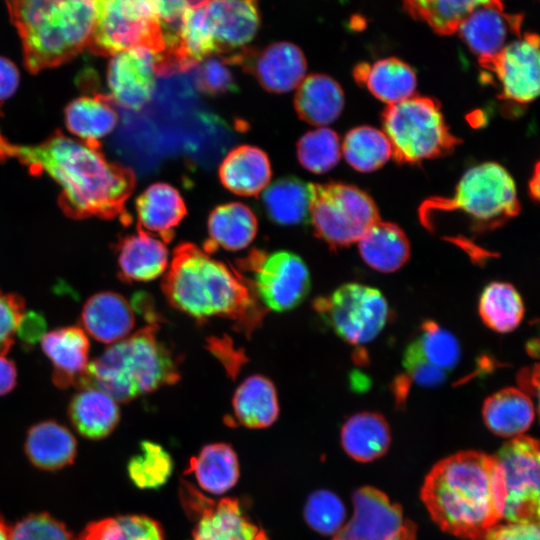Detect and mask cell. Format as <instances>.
Here are the masks:
<instances>
[{"label": "cell", "mask_w": 540, "mask_h": 540, "mask_svg": "<svg viewBox=\"0 0 540 540\" xmlns=\"http://www.w3.org/2000/svg\"><path fill=\"white\" fill-rule=\"evenodd\" d=\"M140 451L129 461L128 474L140 488H158L172 473V459L161 445L151 441L142 442Z\"/></svg>", "instance_id": "obj_43"}, {"label": "cell", "mask_w": 540, "mask_h": 540, "mask_svg": "<svg viewBox=\"0 0 540 540\" xmlns=\"http://www.w3.org/2000/svg\"><path fill=\"white\" fill-rule=\"evenodd\" d=\"M96 18L87 48L113 56L144 47L156 54L166 49L157 7L153 0H95Z\"/></svg>", "instance_id": "obj_8"}, {"label": "cell", "mask_w": 540, "mask_h": 540, "mask_svg": "<svg viewBox=\"0 0 540 540\" xmlns=\"http://www.w3.org/2000/svg\"><path fill=\"white\" fill-rule=\"evenodd\" d=\"M539 37L525 33L510 41L496 55L478 60L499 85V98L526 104L539 94Z\"/></svg>", "instance_id": "obj_15"}, {"label": "cell", "mask_w": 540, "mask_h": 540, "mask_svg": "<svg viewBox=\"0 0 540 540\" xmlns=\"http://www.w3.org/2000/svg\"><path fill=\"white\" fill-rule=\"evenodd\" d=\"M261 201L274 223L283 226L302 224L309 220L310 183L294 176L279 178L265 188Z\"/></svg>", "instance_id": "obj_36"}, {"label": "cell", "mask_w": 540, "mask_h": 540, "mask_svg": "<svg viewBox=\"0 0 540 540\" xmlns=\"http://www.w3.org/2000/svg\"><path fill=\"white\" fill-rule=\"evenodd\" d=\"M16 381L17 370L14 362L0 355V396L13 390Z\"/></svg>", "instance_id": "obj_51"}, {"label": "cell", "mask_w": 540, "mask_h": 540, "mask_svg": "<svg viewBox=\"0 0 540 540\" xmlns=\"http://www.w3.org/2000/svg\"><path fill=\"white\" fill-rule=\"evenodd\" d=\"M118 114L109 97L102 94L83 95L65 109L68 130L82 141L99 145V140L113 131Z\"/></svg>", "instance_id": "obj_35"}, {"label": "cell", "mask_w": 540, "mask_h": 540, "mask_svg": "<svg viewBox=\"0 0 540 540\" xmlns=\"http://www.w3.org/2000/svg\"><path fill=\"white\" fill-rule=\"evenodd\" d=\"M19 85V72L16 66L0 56V96L9 99Z\"/></svg>", "instance_id": "obj_50"}, {"label": "cell", "mask_w": 540, "mask_h": 540, "mask_svg": "<svg viewBox=\"0 0 540 540\" xmlns=\"http://www.w3.org/2000/svg\"><path fill=\"white\" fill-rule=\"evenodd\" d=\"M209 241L205 251L221 247L228 251H239L254 240L258 223L255 214L246 205L238 202L217 206L209 215Z\"/></svg>", "instance_id": "obj_32"}, {"label": "cell", "mask_w": 540, "mask_h": 540, "mask_svg": "<svg viewBox=\"0 0 540 540\" xmlns=\"http://www.w3.org/2000/svg\"><path fill=\"white\" fill-rule=\"evenodd\" d=\"M139 227L158 234L169 243L174 230L187 213L185 202L176 188L167 183H154L136 199Z\"/></svg>", "instance_id": "obj_24"}, {"label": "cell", "mask_w": 540, "mask_h": 540, "mask_svg": "<svg viewBox=\"0 0 540 540\" xmlns=\"http://www.w3.org/2000/svg\"><path fill=\"white\" fill-rule=\"evenodd\" d=\"M223 58L229 64L242 66L265 90L273 93L297 88L307 69L301 49L288 42L274 43L261 51L243 48Z\"/></svg>", "instance_id": "obj_16"}, {"label": "cell", "mask_w": 540, "mask_h": 540, "mask_svg": "<svg viewBox=\"0 0 540 540\" xmlns=\"http://www.w3.org/2000/svg\"><path fill=\"white\" fill-rule=\"evenodd\" d=\"M187 471L194 473L203 490L212 494H223L231 489L239 478L238 458L228 444H209L190 460Z\"/></svg>", "instance_id": "obj_37"}, {"label": "cell", "mask_w": 540, "mask_h": 540, "mask_svg": "<svg viewBox=\"0 0 540 540\" xmlns=\"http://www.w3.org/2000/svg\"><path fill=\"white\" fill-rule=\"evenodd\" d=\"M271 175L267 154L251 145L231 150L219 167L223 186L240 196H257L267 187Z\"/></svg>", "instance_id": "obj_25"}, {"label": "cell", "mask_w": 540, "mask_h": 540, "mask_svg": "<svg viewBox=\"0 0 540 540\" xmlns=\"http://www.w3.org/2000/svg\"><path fill=\"white\" fill-rule=\"evenodd\" d=\"M503 6V0H403L404 9L439 35L457 32L462 21L484 6Z\"/></svg>", "instance_id": "obj_38"}, {"label": "cell", "mask_w": 540, "mask_h": 540, "mask_svg": "<svg viewBox=\"0 0 540 540\" xmlns=\"http://www.w3.org/2000/svg\"><path fill=\"white\" fill-rule=\"evenodd\" d=\"M76 540H165L158 522L144 515L108 517L88 524Z\"/></svg>", "instance_id": "obj_41"}, {"label": "cell", "mask_w": 540, "mask_h": 540, "mask_svg": "<svg viewBox=\"0 0 540 540\" xmlns=\"http://www.w3.org/2000/svg\"><path fill=\"white\" fill-rule=\"evenodd\" d=\"M99 147L61 132L35 145L15 144L0 131V159L15 158L34 174L49 175L61 188V208L76 219L125 215L135 187L133 171L107 160Z\"/></svg>", "instance_id": "obj_1"}, {"label": "cell", "mask_w": 540, "mask_h": 540, "mask_svg": "<svg viewBox=\"0 0 540 540\" xmlns=\"http://www.w3.org/2000/svg\"><path fill=\"white\" fill-rule=\"evenodd\" d=\"M363 261L372 269L391 273L409 260L410 243L396 224L378 220L357 241Z\"/></svg>", "instance_id": "obj_31"}, {"label": "cell", "mask_w": 540, "mask_h": 540, "mask_svg": "<svg viewBox=\"0 0 540 540\" xmlns=\"http://www.w3.org/2000/svg\"><path fill=\"white\" fill-rule=\"evenodd\" d=\"M25 313V301L17 293L0 289V355L8 353L15 342L17 329Z\"/></svg>", "instance_id": "obj_47"}, {"label": "cell", "mask_w": 540, "mask_h": 540, "mask_svg": "<svg viewBox=\"0 0 540 540\" xmlns=\"http://www.w3.org/2000/svg\"><path fill=\"white\" fill-rule=\"evenodd\" d=\"M420 496L443 531L472 539L502 520L505 487L494 456L468 450L437 462Z\"/></svg>", "instance_id": "obj_2"}, {"label": "cell", "mask_w": 540, "mask_h": 540, "mask_svg": "<svg viewBox=\"0 0 540 540\" xmlns=\"http://www.w3.org/2000/svg\"><path fill=\"white\" fill-rule=\"evenodd\" d=\"M309 220L315 234L332 248L357 243L380 220L373 199L361 189L344 183H310Z\"/></svg>", "instance_id": "obj_9"}, {"label": "cell", "mask_w": 540, "mask_h": 540, "mask_svg": "<svg viewBox=\"0 0 540 540\" xmlns=\"http://www.w3.org/2000/svg\"><path fill=\"white\" fill-rule=\"evenodd\" d=\"M478 313L488 328L498 333H508L521 324L525 307L521 295L512 284L495 281L483 289Z\"/></svg>", "instance_id": "obj_39"}, {"label": "cell", "mask_w": 540, "mask_h": 540, "mask_svg": "<svg viewBox=\"0 0 540 540\" xmlns=\"http://www.w3.org/2000/svg\"><path fill=\"white\" fill-rule=\"evenodd\" d=\"M40 343L53 365V383L59 388L76 385L89 364L87 333L78 326L62 327L45 333Z\"/></svg>", "instance_id": "obj_21"}, {"label": "cell", "mask_w": 540, "mask_h": 540, "mask_svg": "<svg viewBox=\"0 0 540 540\" xmlns=\"http://www.w3.org/2000/svg\"><path fill=\"white\" fill-rule=\"evenodd\" d=\"M119 277L126 282L150 281L166 272V243L142 228L119 240L116 246Z\"/></svg>", "instance_id": "obj_22"}, {"label": "cell", "mask_w": 540, "mask_h": 540, "mask_svg": "<svg viewBox=\"0 0 540 540\" xmlns=\"http://www.w3.org/2000/svg\"><path fill=\"white\" fill-rule=\"evenodd\" d=\"M341 153L355 170L372 172L392 157V147L383 131L370 126H358L345 135Z\"/></svg>", "instance_id": "obj_40"}, {"label": "cell", "mask_w": 540, "mask_h": 540, "mask_svg": "<svg viewBox=\"0 0 540 540\" xmlns=\"http://www.w3.org/2000/svg\"><path fill=\"white\" fill-rule=\"evenodd\" d=\"M461 349L456 337L427 320L422 323L419 335L407 346L403 366L407 373L448 374L460 360Z\"/></svg>", "instance_id": "obj_20"}, {"label": "cell", "mask_w": 540, "mask_h": 540, "mask_svg": "<svg viewBox=\"0 0 540 540\" xmlns=\"http://www.w3.org/2000/svg\"><path fill=\"white\" fill-rule=\"evenodd\" d=\"M536 374H538L537 368L534 372L532 369H525L524 371L520 372L518 381L523 387H526V388L532 387V388H535V390L537 391V387H538L537 381H533V376Z\"/></svg>", "instance_id": "obj_52"}, {"label": "cell", "mask_w": 540, "mask_h": 540, "mask_svg": "<svg viewBox=\"0 0 540 540\" xmlns=\"http://www.w3.org/2000/svg\"><path fill=\"white\" fill-rule=\"evenodd\" d=\"M31 73L59 66L88 46L95 0H7Z\"/></svg>", "instance_id": "obj_4"}, {"label": "cell", "mask_w": 540, "mask_h": 540, "mask_svg": "<svg viewBox=\"0 0 540 540\" xmlns=\"http://www.w3.org/2000/svg\"><path fill=\"white\" fill-rule=\"evenodd\" d=\"M45 328V320L41 315L35 312H25L19 322L17 335L23 342L34 344L44 336Z\"/></svg>", "instance_id": "obj_49"}, {"label": "cell", "mask_w": 540, "mask_h": 540, "mask_svg": "<svg viewBox=\"0 0 540 540\" xmlns=\"http://www.w3.org/2000/svg\"><path fill=\"white\" fill-rule=\"evenodd\" d=\"M531 398L517 388H504L485 399L483 421L495 435L513 438L523 435L535 419Z\"/></svg>", "instance_id": "obj_28"}, {"label": "cell", "mask_w": 540, "mask_h": 540, "mask_svg": "<svg viewBox=\"0 0 540 540\" xmlns=\"http://www.w3.org/2000/svg\"><path fill=\"white\" fill-rule=\"evenodd\" d=\"M186 9H197L206 6L211 0H183Z\"/></svg>", "instance_id": "obj_54"}, {"label": "cell", "mask_w": 540, "mask_h": 540, "mask_svg": "<svg viewBox=\"0 0 540 540\" xmlns=\"http://www.w3.org/2000/svg\"><path fill=\"white\" fill-rule=\"evenodd\" d=\"M10 540H76L67 527L46 513L29 515L12 528Z\"/></svg>", "instance_id": "obj_46"}, {"label": "cell", "mask_w": 540, "mask_h": 540, "mask_svg": "<svg viewBox=\"0 0 540 540\" xmlns=\"http://www.w3.org/2000/svg\"><path fill=\"white\" fill-rule=\"evenodd\" d=\"M346 517L345 506L338 496L328 490L310 494L304 507V518L315 531L334 535Z\"/></svg>", "instance_id": "obj_44"}, {"label": "cell", "mask_w": 540, "mask_h": 540, "mask_svg": "<svg viewBox=\"0 0 540 540\" xmlns=\"http://www.w3.org/2000/svg\"><path fill=\"white\" fill-rule=\"evenodd\" d=\"M24 447L34 466L50 471L70 465L77 453L74 435L54 420L41 421L30 427Z\"/></svg>", "instance_id": "obj_29"}, {"label": "cell", "mask_w": 540, "mask_h": 540, "mask_svg": "<svg viewBox=\"0 0 540 540\" xmlns=\"http://www.w3.org/2000/svg\"><path fill=\"white\" fill-rule=\"evenodd\" d=\"M181 503L194 522L192 540H268L235 498L211 499L182 481Z\"/></svg>", "instance_id": "obj_13"}, {"label": "cell", "mask_w": 540, "mask_h": 540, "mask_svg": "<svg viewBox=\"0 0 540 540\" xmlns=\"http://www.w3.org/2000/svg\"><path fill=\"white\" fill-rule=\"evenodd\" d=\"M520 211L513 178L495 162L469 168L450 197H435L420 207V219L447 215L460 217L476 235L501 227Z\"/></svg>", "instance_id": "obj_6"}, {"label": "cell", "mask_w": 540, "mask_h": 540, "mask_svg": "<svg viewBox=\"0 0 540 540\" xmlns=\"http://www.w3.org/2000/svg\"><path fill=\"white\" fill-rule=\"evenodd\" d=\"M315 310L344 341L366 344L383 330L389 306L381 291L360 283H346L315 301Z\"/></svg>", "instance_id": "obj_10"}, {"label": "cell", "mask_w": 540, "mask_h": 540, "mask_svg": "<svg viewBox=\"0 0 540 540\" xmlns=\"http://www.w3.org/2000/svg\"><path fill=\"white\" fill-rule=\"evenodd\" d=\"M68 416L83 437L97 440L110 435L120 419L118 402L100 389L83 387L73 395Z\"/></svg>", "instance_id": "obj_27"}, {"label": "cell", "mask_w": 540, "mask_h": 540, "mask_svg": "<svg viewBox=\"0 0 540 540\" xmlns=\"http://www.w3.org/2000/svg\"><path fill=\"white\" fill-rule=\"evenodd\" d=\"M0 540H10V527L0 515Z\"/></svg>", "instance_id": "obj_55"}, {"label": "cell", "mask_w": 540, "mask_h": 540, "mask_svg": "<svg viewBox=\"0 0 540 540\" xmlns=\"http://www.w3.org/2000/svg\"><path fill=\"white\" fill-rule=\"evenodd\" d=\"M470 540H540L539 523L500 521Z\"/></svg>", "instance_id": "obj_48"}, {"label": "cell", "mask_w": 540, "mask_h": 540, "mask_svg": "<svg viewBox=\"0 0 540 540\" xmlns=\"http://www.w3.org/2000/svg\"><path fill=\"white\" fill-rule=\"evenodd\" d=\"M162 289L174 308L195 319L259 320L255 295L242 276L191 243L175 248Z\"/></svg>", "instance_id": "obj_3"}, {"label": "cell", "mask_w": 540, "mask_h": 540, "mask_svg": "<svg viewBox=\"0 0 540 540\" xmlns=\"http://www.w3.org/2000/svg\"><path fill=\"white\" fill-rule=\"evenodd\" d=\"M156 327L146 326L110 344L89 362L75 386L94 387L116 402H128L178 380L175 360L158 339Z\"/></svg>", "instance_id": "obj_5"}, {"label": "cell", "mask_w": 540, "mask_h": 540, "mask_svg": "<svg viewBox=\"0 0 540 540\" xmlns=\"http://www.w3.org/2000/svg\"><path fill=\"white\" fill-rule=\"evenodd\" d=\"M228 64L220 56H208L199 62L193 69L197 89L211 96L235 92L237 85Z\"/></svg>", "instance_id": "obj_45"}, {"label": "cell", "mask_w": 540, "mask_h": 540, "mask_svg": "<svg viewBox=\"0 0 540 540\" xmlns=\"http://www.w3.org/2000/svg\"><path fill=\"white\" fill-rule=\"evenodd\" d=\"M354 512L332 540H417V526L381 490L364 486L352 497Z\"/></svg>", "instance_id": "obj_14"}, {"label": "cell", "mask_w": 540, "mask_h": 540, "mask_svg": "<svg viewBox=\"0 0 540 540\" xmlns=\"http://www.w3.org/2000/svg\"><path fill=\"white\" fill-rule=\"evenodd\" d=\"M383 132L399 163L413 164L447 155L459 144L445 122L439 103L413 95L387 105L382 113Z\"/></svg>", "instance_id": "obj_7"}, {"label": "cell", "mask_w": 540, "mask_h": 540, "mask_svg": "<svg viewBox=\"0 0 540 540\" xmlns=\"http://www.w3.org/2000/svg\"><path fill=\"white\" fill-rule=\"evenodd\" d=\"M294 106L300 119L315 126H324L340 116L344 93L339 83L328 75L310 74L298 85Z\"/></svg>", "instance_id": "obj_30"}, {"label": "cell", "mask_w": 540, "mask_h": 540, "mask_svg": "<svg viewBox=\"0 0 540 540\" xmlns=\"http://www.w3.org/2000/svg\"><path fill=\"white\" fill-rule=\"evenodd\" d=\"M253 291L261 303L275 312L299 306L309 293L311 278L307 265L297 254L279 250L251 255Z\"/></svg>", "instance_id": "obj_12"}, {"label": "cell", "mask_w": 540, "mask_h": 540, "mask_svg": "<svg viewBox=\"0 0 540 540\" xmlns=\"http://www.w3.org/2000/svg\"><path fill=\"white\" fill-rule=\"evenodd\" d=\"M232 408L236 420L247 428H266L279 415V402L274 384L267 377H247L235 390Z\"/></svg>", "instance_id": "obj_34"}, {"label": "cell", "mask_w": 540, "mask_h": 540, "mask_svg": "<svg viewBox=\"0 0 540 540\" xmlns=\"http://www.w3.org/2000/svg\"><path fill=\"white\" fill-rule=\"evenodd\" d=\"M391 443V431L379 413L360 412L342 426L341 444L345 452L359 462H370L384 455Z\"/></svg>", "instance_id": "obj_33"}, {"label": "cell", "mask_w": 540, "mask_h": 540, "mask_svg": "<svg viewBox=\"0 0 540 540\" xmlns=\"http://www.w3.org/2000/svg\"><path fill=\"white\" fill-rule=\"evenodd\" d=\"M258 0H211L206 15L217 54L243 49L255 36L260 23Z\"/></svg>", "instance_id": "obj_19"}, {"label": "cell", "mask_w": 540, "mask_h": 540, "mask_svg": "<svg viewBox=\"0 0 540 540\" xmlns=\"http://www.w3.org/2000/svg\"><path fill=\"white\" fill-rule=\"evenodd\" d=\"M157 54L136 47L111 56L107 85L114 103L129 109H141L151 98L156 80Z\"/></svg>", "instance_id": "obj_17"}, {"label": "cell", "mask_w": 540, "mask_h": 540, "mask_svg": "<svg viewBox=\"0 0 540 540\" xmlns=\"http://www.w3.org/2000/svg\"><path fill=\"white\" fill-rule=\"evenodd\" d=\"M358 84H364L379 100L395 104L414 95L417 78L414 69L396 57L380 59L375 63H360L354 69Z\"/></svg>", "instance_id": "obj_26"}, {"label": "cell", "mask_w": 540, "mask_h": 540, "mask_svg": "<svg viewBox=\"0 0 540 540\" xmlns=\"http://www.w3.org/2000/svg\"><path fill=\"white\" fill-rule=\"evenodd\" d=\"M493 456L505 487L502 520L539 523L538 440L524 435L510 438Z\"/></svg>", "instance_id": "obj_11"}, {"label": "cell", "mask_w": 540, "mask_h": 540, "mask_svg": "<svg viewBox=\"0 0 540 540\" xmlns=\"http://www.w3.org/2000/svg\"><path fill=\"white\" fill-rule=\"evenodd\" d=\"M529 189L531 196L535 199L539 196V168L538 164L535 167L534 175L529 183Z\"/></svg>", "instance_id": "obj_53"}, {"label": "cell", "mask_w": 540, "mask_h": 540, "mask_svg": "<svg viewBox=\"0 0 540 540\" xmlns=\"http://www.w3.org/2000/svg\"><path fill=\"white\" fill-rule=\"evenodd\" d=\"M81 323L83 330L97 341L113 344L129 336L135 316L132 306L123 296L103 291L85 302Z\"/></svg>", "instance_id": "obj_23"}, {"label": "cell", "mask_w": 540, "mask_h": 540, "mask_svg": "<svg viewBox=\"0 0 540 540\" xmlns=\"http://www.w3.org/2000/svg\"><path fill=\"white\" fill-rule=\"evenodd\" d=\"M341 142L337 133L325 127L308 131L297 143V158L308 171L323 174L340 160Z\"/></svg>", "instance_id": "obj_42"}, {"label": "cell", "mask_w": 540, "mask_h": 540, "mask_svg": "<svg viewBox=\"0 0 540 540\" xmlns=\"http://www.w3.org/2000/svg\"><path fill=\"white\" fill-rule=\"evenodd\" d=\"M523 19L522 13H506L504 6H484L470 13L457 32L478 60H482L501 51L511 36L519 38Z\"/></svg>", "instance_id": "obj_18"}]
</instances>
